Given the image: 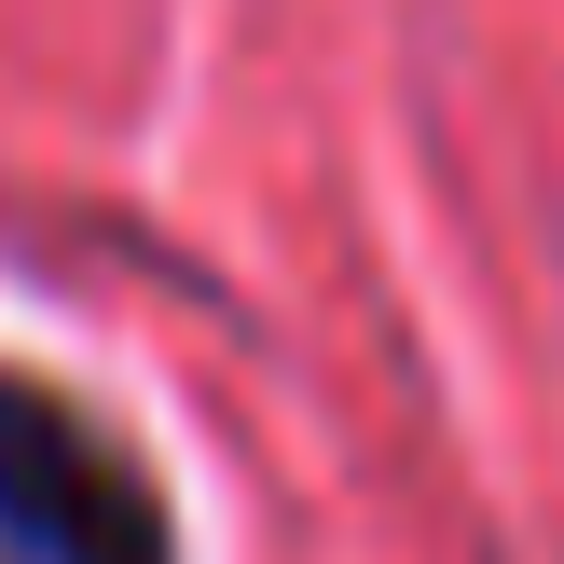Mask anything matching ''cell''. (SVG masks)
Wrapping results in <instances>:
<instances>
[{
  "label": "cell",
  "mask_w": 564,
  "mask_h": 564,
  "mask_svg": "<svg viewBox=\"0 0 564 564\" xmlns=\"http://www.w3.org/2000/svg\"><path fill=\"white\" fill-rule=\"evenodd\" d=\"M0 564H180L165 482L28 372H0Z\"/></svg>",
  "instance_id": "6da1fadb"
}]
</instances>
